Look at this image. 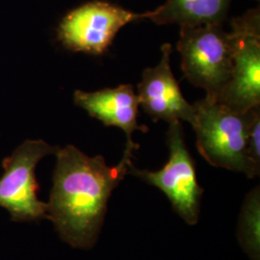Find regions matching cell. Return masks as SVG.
Instances as JSON below:
<instances>
[{"label":"cell","instance_id":"obj_1","mask_svg":"<svg viewBox=\"0 0 260 260\" xmlns=\"http://www.w3.org/2000/svg\"><path fill=\"white\" fill-rule=\"evenodd\" d=\"M55 155L48 220L63 241L89 250L98 241L113 191L128 174L133 152L124 149L120 163L113 167L102 155L90 157L72 145L58 149Z\"/></svg>","mask_w":260,"mask_h":260},{"label":"cell","instance_id":"obj_9","mask_svg":"<svg viewBox=\"0 0 260 260\" xmlns=\"http://www.w3.org/2000/svg\"><path fill=\"white\" fill-rule=\"evenodd\" d=\"M75 102L106 126H117L123 130L126 135V150L134 151L139 148L132 135L136 130L146 132L148 127L138 124L140 103L133 86L121 85L93 93L76 91Z\"/></svg>","mask_w":260,"mask_h":260},{"label":"cell","instance_id":"obj_6","mask_svg":"<svg viewBox=\"0 0 260 260\" xmlns=\"http://www.w3.org/2000/svg\"><path fill=\"white\" fill-rule=\"evenodd\" d=\"M233 72L219 99L234 111L246 113L260 105V10L232 19Z\"/></svg>","mask_w":260,"mask_h":260},{"label":"cell","instance_id":"obj_10","mask_svg":"<svg viewBox=\"0 0 260 260\" xmlns=\"http://www.w3.org/2000/svg\"><path fill=\"white\" fill-rule=\"evenodd\" d=\"M233 0H167L147 19L158 25L177 23L180 27L223 25Z\"/></svg>","mask_w":260,"mask_h":260},{"label":"cell","instance_id":"obj_2","mask_svg":"<svg viewBox=\"0 0 260 260\" xmlns=\"http://www.w3.org/2000/svg\"><path fill=\"white\" fill-rule=\"evenodd\" d=\"M195 120L191 124L197 135L200 154L214 167L258 177L248 154L247 134L251 110L234 111L219 102L205 98L195 103Z\"/></svg>","mask_w":260,"mask_h":260},{"label":"cell","instance_id":"obj_5","mask_svg":"<svg viewBox=\"0 0 260 260\" xmlns=\"http://www.w3.org/2000/svg\"><path fill=\"white\" fill-rule=\"evenodd\" d=\"M59 147L44 140H27L3 160L0 177V207L6 209L14 222H36L47 217V204L38 198L35 169L47 155L56 154Z\"/></svg>","mask_w":260,"mask_h":260},{"label":"cell","instance_id":"obj_3","mask_svg":"<svg viewBox=\"0 0 260 260\" xmlns=\"http://www.w3.org/2000/svg\"><path fill=\"white\" fill-rule=\"evenodd\" d=\"M177 50L184 76L205 90L208 100L218 102L231 80L233 43L223 25L180 27Z\"/></svg>","mask_w":260,"mask_h":260},{"label":"cell","instance_id":"obj_11","mask_svg":"<svg viewBox=\"0 0 260 260\" xmlns=\"http://www.w3.org/2000/svg\"><path fill=\"white\" fill-rule=\"evenodd\" d=\"M237 239L243 251L251 260H260L259 186L244 200L239 215Z\"/></svg>","mask_w":260,"mask_h":260},{"label":"cell","instance_id":"obj_12","mask_svg":"<svg viewBox=\"0 0 260 260\" xmlns=\"http://www.w3.org/2000/svg\"><path fill=\"white\" fill-rule=\"evenodd\" d=\"M248 154L252 164L260 170V105L251 109V120L247 134Z\"/></svg>","mask_w":260,"mask_h":260},{"label":"cell","instance_id":"obj_4","mask_svg":"<svg viewBox=\"0 0 260 260\" xmlns=\"http://www.w3.org/2000/svg\"><path fill=\"white\" fill-rule=\"evenodd\" d=\"M180 121L170 122L167 144L170 150L165 166L155 171L140 170L131 164L128 174L163 192L175 212L187 224L195 225L201 214L204 189L197 178L195 163L187 149Z\"/></svg>","mask_w":260,"mask_h":260},{"label":"cell","instance_id":"obj_7","mask_svg":"<svg viewBox=\"0 0 260 260\" xmlns=\"http://www.w3.org/2000/svg\"><path fill=\"white\" fill-rule=\"evenodd\" d=\"M145 19L147 12L137 14L109 2L94 0L71 11L62 19L58 39L73 51L101 55L121 28Z\"/></svg>","mask_w":260,"mask_h":260},{"label":"cell","instance_id":"obj_8","mask_svg":"<svg viewBox=\"0 0 260 260\" xmlns=\"http://www.w3.org/2000/svg\"><path fill=\"white\" fill-rule=\"evenodd\" d=\"M173 47L170 44L162 46V59L154 68L144 71L138 85V100L143 109L154 121H185L190 124L195 120V104L186 101L180 91L171 69V54Z\"/></svg>","mask_w":260,"mask_h":260}]
</instances>
